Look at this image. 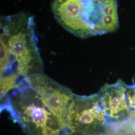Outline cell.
Masks as SVG:
<instances>
[{"label":"cell","mask_w":135,"mask_h":135,"mask_svg":"<svg viewBox=\"0 0 135 135\" xmlns=\"http://www.w3.org/2000/svg\"><path fill=\"white\" fill-rule=\"evenodd\" d=\"M35 30L33 16L25 12L1 17V100L25 78L44 73Z\"/></svg>","instance_id":"6da1fadb"},{"label":"cell","mask_w":135,"mask_h":135,"mask_svg":"<svg viewBox=\"0 0 135 135\" xmlns=\"http://www.w3.org/2000/svg\"><path fill=\"white\" fill-rule=\"evenodd\" d=\"M51 9L59 24L81 38L119 28L117 0H54Z\"/></svg>","instance_id":"7a4b0ae2"},{"label":"cell","mask_w":135,"mask_h":135,"mask_svg":"<svg viewBox=\"0 0 135 135\" xmlns=\"http://www.w3.org/2000/svg\"><path fill=\"white\" fill-rule=\"evenodd\" d=\"M4 110L26 135H73L26 79L1 101V111Z\"/></svg>","instance_id":"3957f363"},{"label":"cell","mask_w":135,"mask_h":135,"mask_svg":"<svg viewBox=\"0 0 135 135\" xmlns=\"http://www.w3.org/2000/svg\"><path fill=\"white\" fill-rule=\"evenodd\" d=\"M127 85L122 80L106 84L98 93L108 119L110 135L135 134V113L129 100Z\"/></svg>","instance_id":"277c9868"},{"label":"cell","mask_w":135,"mask_h":135,"mask_svg":"<svg viewBox=\"0 0 135 135\" xmlns=\"http://www.w3.org/2000/svg\"><path fill=\"white\" fill-rule=\"evenodd\" d=\"M69 124L73 135H110L108 121L98 93L89 96L75 94Z\"/></svg>","instance_id":"5b68a950"},{"label":"cell","mask_w":135,"mask_h":135,"mask_svg":"<svg viewBox=\"0 0 135 135\" xmlns=\"http://www.w3.org/2000/svg\"><path fill=\"white\" fill-rule=\"evenodd\" d=\"M26 80L38 93L45 104L69 127V114L75 95L71 90L44 73L32 75Z\"/></svg>","instance_id":"8992f818"},{"label":"cell","mask_w":135,"mask_h":135,"mask_svg":"<svg viewBox=\"0 0 135 135\" xmlns=\"http://www.w3.org/2000/svg\"><path fill=\"white\" fill-rule=\"evenodd\" d=\"M135 135L134 133H130V134H121V135Z\"/></svg>","instance_id":"52a82bcc"}]
</instances>
